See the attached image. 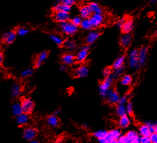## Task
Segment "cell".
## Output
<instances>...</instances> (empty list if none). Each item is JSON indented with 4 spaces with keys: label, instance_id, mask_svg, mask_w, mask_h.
Segmentation results:
<instances>
[{
    "label": "cell",
    "instance_id": "obj_1",
    "mask_svg": "<svg viewBox=\"0 0 157 143\" xmlns=\"http://www.w3.org/2000/svg\"><path fill=\"white\" fill-rule=\"evenodd\" d=\"M114 80L115 79L111 74L108 77H104L103 80L100 83L98 87V90L99 93L102 98L104 99L105 98L108 92L111 88H112Z\"/></svg>",
    "mask_w": 157,
    "mask_h": 143
},
{
    "label": "cell",
    "instance_id": "obj_2",
    "mask_svg": "<svg viewBox=\"0 0 157 143\" xmlns=\"http://www.w3.org/2000/svg\"><path fill=\"white\" fill-rule=\"evenodd\" d=\"M61 32L68 36H73L78 32V27L75 26L70 21L59 24Z\"/></svg>",
    "mask_w": 157,
    "mask_h": 143
},
{
    "label": "cell",
    "instance_id": "obj_3",
    "mask_svg": "<svg viewBox=\"0 0 157 143\" xmlns=\"http://www.w3.org/2000/svg\"><path fill=\"white\" fill-rule=\"evenodd\" d=\"M128 64L133 71H138L141 68L139 62L137 49H133L130 51L128 56Z\"/></svg>",
    "mask_w": 157,
    "mask_h": 143
},
{
    "label": "cell",
    "instance_id": "obj_4",
    "mask_svg": "<svg viewBox=\"0 0 157 143\" xmlns=\"http://www.w3.org/2000/svg\"><path fill=\"white\" fill-rule=\"evenodd\" d=\"M120 97V92L116 88H111L105 98V101L109 105L115 106L119 103V99Z\"/></svg>",
    "mask_w": 157,
    "mask_h": 143
},
{
    "label": "cell",
    "instance_id": "obj_5",
    "mask_svg": "<svg viewBox=\"0 0 157 143\" xmlns=\"http://www.w3.org/2000/svg\"><path fill=\"white\" fill-rule=\"evenodd\" d=\"M38 134V131L37 129L33 126H26L22 131V137L28 141L36 139Z\"/></svg>",
    "mask_w": 157,
    "mask_h": 143
},
{
    "label": "cell",
    "instance_id": "obj_6",
    "mask_svg": "<svg viewBox=\"0 0 157 143\" xmlns=\"http://www.w3.org/2000/svg\"><path fill=\"white\" fill-rule=\"evenodd\" d=\"M20 103L24 113L30 114L33 111L35 108V103L31 98H24L21 100Z\"/></svg>",
    "mask_w": 157,
    "mask_h": 143
},
{
    "label": "cell",
    "instance_id": "obj_7",
    "mask_svg": "<svg viewBox=\"0 0 157 143\" xmlns=\"http://www.w3.org/2000/svg\"><path fill=\"white\" fill-rule=\"evenodd\" d=\"M132 121V118H131V115H126L119 117L117 121V128L121 129H126L131 126Z\"/></svg>",
    "mask_w": 157,
    "mask_h": 143
},
{
    "label": "cell",
    "instance_id": "obj_8",
    "mask_svg": "<svg viewBox=\"0 0 157 143\" xmlns=\"http://www.w3.org/2000/svg\"><path fill=\"white\" fill-rule=\"evenodd\" d=\"M89 19L93 28H97L100 27L105 22V16L103 14H92Z\"/></svg>",
    "mask_w": 157,
    "mask_h": 143
},
{
    "label": "cell",
    "instance_id": "obj_9",
    "mask_svg": "<svg viewBox=\"0 0 157 143\" xmlns=\"http://www.w3.org/2000/svg\"><path fill=\"white\" fill-rule=\"evenodd\" d=\"M89 68L85 65H81L77 67L73 72V77L78 78H83L87 77L89 74Z\"/></svg>",
    "mask_w": 157,
    "mask_h": 143
},
{
    "label": "cell",
    "instance_id": "obj_10",
    "mask_svg": "<svg viewBox=\"0 0 157 143\" xmlns=\"http://www.w3.org/2000/svg\"><path fill=\"white\" fill-rule=\"evenodd\" d=\"M122 135H123V132L121 129L119 128H114L110 129L108 131L106 139L109 143L112 141L118 140Z\"/></svg>",
    "mask_w": 157,
    "mask_h": 143
},
{
    "label": "cell",
    "instance_id": "obj_11",
    "mask_svg": "<svg viewBox=\"0 0 157 143\" xmlns=\"http://www.w3.org/2000/svg\"><path fill=\"white\" fill-rule=\"evenodd\" d=\"M101 35V32L97 29H92L90 30L85 38L86 44L88 45L94 44L99 39Z\"/></svg>",
    "mask_w": 157,
    "mask_h": 143
},
{
    "label": "cell",
    "instance_id": "obj_12",
    "mask_svg": "<svg viewBox=\"0 0 157 143\" xmlns=\"http://www.w3.org/2000/svg\"><path fill=\"white\" fill-rule=\"evenodd\" d=\"M148 48L146 46L142 47L139 50H138V58L140 67L145 65L148 59Z\"/></svg>",
    "mask_w": 157,
    "mask_h": 143
},
{
    "label": "cell",
    "instance_id": "obj_13",
    "mask_svg": "<svg viewBox=\"0 0 157 143\" xmlns=\"http://www.w3.org/2000/svg\"><path fill=\"white\" fill-rule=\"evenodd\" d=\"M71 18L70 14L63 12H55L53 15V20L58 23H62L70 21Z\"/></svg>",
    "mask_w": 157,
    "mask_h": 143
},
{
    "label": "cell",
    "instance_id": "obj_14",
    "mask_svg": "<svg viewBox=\"0 0 157 143\" xmlns=\"http://www.w3.org/2000/svg\"><path fill=\"white\" fill-rule=\"evenodd\" d=\"M17 36L15 30H10L4 33L2 36V42L7 45L12 44L16 39Z\"/></svg>",
    "mask_w": 157,
    "mask_h": 143
},
{
    "label": "cell",
    "instance_id": "obj_15",
    "mask_svg": "<svg viewBox=\"0 0 157 143\" xmlns=\"http://www.w3.org/2000/svg\"><path fill=\"white\" fill-rule=\"evenodd\" d=\"M62 62L66 66H72L76 62L75 55L72 53H67L64 54L61 58Z\"/></svg>",
    "mask_w": 157,
    "mask_h": 143
},
{
    "label": "cell",
    "instance_id": "obj_16",
    "mask_svg": "<svg viewBox=\"0 0 157 143\" xmlns=\"http://www.w3.org/2000/svg\"><path fill=\"white\" fill-rule=\"evenodd\" d=\"M132 36L131 33H123L120 38V45L123 48H128L131 44Z\"/></svg>",
    "mask_w": 157,
    "mask_h": 143
},
{
    "label": "cell",
    "instance_id": "obj_17",
    "mask_svg": "<svg viewBox=\"0 0 157 143\" xmlns=\"http://www.w3.org/2000/svg\"><path fill=\"white\" fill-rule=\"evenodd\" d=\"M119 78V85L123 88H128L133 83V77L129 74H123Z\"/></svg>",
    "mask_w": 157,
    "mask_h": 143
},
{
    "label": "cell",
    "instance_id": "obj_18",
    "mask_svg": "<svg viewBox=\"0 0 157 143\" xmlns=\"http://www.w3.org/2000/svg\"><path fill=\"white\" fill-rule=\"evenodd\" d=\"M47 125L52 128H57L60 125V120L58 117L55 114L48 115L46 118Z\"/></svg>",
    "mask_w": 157,
    "mask_h": 143
},
{
    "label": "cell",
    "instance_id": "obj_19",
    "mask_svg": "<svg viewBox=\"0 0 157 143\" xmlns=\"http://www.w3.org/2000/svg\"><path fill=\"white\" fill-rule=\"evenodd\" d=\"M30 121V118L29 114L24 112L16 117V123L20 126H26L28 125Z\"/></svg>",
    "mask_w": 157,
    "mask_h": 143
},
{
    "label": "cell",
    "instance_id": "obj_20",
    "mask_svg": "<svg viewBox=\"0 0 157 143\" xmlns=\"http://www.w3.org/2000/svg\"><path fill=\"white\" fill-rule=\"evenodd\" d=\"M48 56V53L47 51H42L41 52H40L38 54L36 58V59L35 62V64H34L35 68H38L41 67L42 64L44 63V62H45L47 60Z\"/></svg>",
    "mask_w": 157,
    "mask_h": 143
},
{
    "label": "cell",
    "instance_id": "obj_21",
    "mask_svg": "<svg viewBox=\"0 0 157 143\" xmlns=\"http://www.w3.org/2000/svg\"><path fill=\"white\" fill-rule=\"evenodd\" d=\"M134 27V21L132 18H128L126 19L124 24L121 28L123 33H131Z\"/></svg>",
    "mask_w": 157,
    "mask_h": 143
},
{
    "label": "cell",
    "instance_id": "obj_22",
    "mask_svg": "<svg viewBox=\"0 0 157 143\" xmlns=\"http://www.w3.org/2000/svg\"><path fill=\"white\" fill-rule=\"evenodd\" d=\"M72 7L57 2L53 7V11L54 13L58 12H63L70 13V12L72 11Z\"/></svg>",
    "mask_w": 157,
    "mask_h": 143
},
{
    "label": "cell",
    "instance_id": "obj_23",
    "mask_svg": "<svg viewBox=\"0 0 157 143\" xmlns=\"http://www.w3.org/2000/svg\"><path fill=\"white\" fill-rule=\"evenodd\" d=\"M88 55H89L88 51H86L80 48V50L78 51L76 54L75 55L76 62H78V63L84 62L86 60L88 56Z\"/></svg>",
    "mask_w": 157,
    "mask_h": 143
},
{
    "label": "cell",
    "instance_id": "obj_24",
    "mask_svg": "<svg viewBox=\"0 0 157 143\" xmlns=\"http://www.w3.org/2000/svg\"><path fill=\"white\" fill-rule=\"evenodd\" d=\"M79 14L82 19H88L92 13L88 5H83L79 8Z\"/></svg>",
    "mask_w": 157,
    "mask_h": 143
},
{
    "label": "cell",
    "instance_id": "obj_25",
    "mask_svg": "<svg viewBox=\"0 0 157 143\" xmlns=\"http://www.w3.org/2000/svg\"><path fill=\"white\" fill-rule=\"evenodd\" d=\"M126 60V56L124 55L119 56L113 62L112 65V69H117L125 66V64Z\"/></svg>",
    "mask_w": 157,
    "mask_h": 143
},
{
    "label": "cell",
    "instance_id": "obj_26",
    "mask_svg": "<svg viewBox=\"0 0 157 143\" xmlns=\"http://www.w3.org/2000/svg\"><path fill=\"white\" fill-rule=\"evenodd\" d=\"M88 7H89L92 14H103V9L99 5V4L96 1H91L88 3Z\"/></svg>",
    "mask_w": 157,
    "mask_h": 143
},
{
    "label": "cell",
    "instance_id": "obj_27",
    "mask_svg": "<svg viewBox=\"0 0 157 143\" xmlns=\"http://www.w3.org/2000/svg\"><path fill=\"white\" fill-rule=\"evenodd\" d=\"M114 111H115V114L116 116L119 118L123 117L124 115H128L125 105L118 103L117 105H115Z\"/></svg>",
    "mask_w": 157,
    "mask_h": 143
},
{
    "label": "cell",
    "instance_id": "obj_28",
    "mask_svg": "<svg viewBox=\"0 0 157 143\" xmlns=\"http://www.w3.org/2000/svg\"><path fill=\"white\" fill-rule=\"evenodd\" d=\"M137 132L140 137H149L151 134L149 127L145 123L139 125Z\"/></svg>",
    "mask_w": 157,
    "mask_h": 143
},
{
    "label": "cell",
    "instance_id": "obj_29",
    "mask_svg": "<svg viewBox=\"0 0 157 143\" xmlns=\"http://www.w3.org/2000/svg\"><path fill=\"white\" fill-rule=\"evenodd\" d=\"M22 93V87L18 83H15L13 85L11 89V96L14 98L19 97Z\"/></svg>",
    "mask_w": 157,
    "mask_h": 143
},
{
    "label": "cell",
    "instance_id": "obj_30",
    "mask_svg": "<svg viewBox=\"0 0 157 143\" xmlns=\"http://www.w3.org/2000/svg\"><path fill=\"white\" fill-rule=\"evenodd\" d=\"M63 46L69 51H74L77 48V43L72 39H67L64 40Z\"/></svg>",
    "mask_w": 157,
    "mask_h": 143
},
{
    "label": "cell",
    "instance_id": "obj_31",
    "mask_svg": "<svg viewBox=\"0 0 157 143\" xmlns=\"http://www.w3.org/2000/svg\"><path fill=\"white\" fill-rule=\"evenodd\" d=\"M108 131L105 130V129L97 130V131H94L92 133V136L97 140L105 138L106 137V136L108 135Z\"/></svg>",
    "mask_w": 157,
    "mask_h": 143
},
{
    "label": "cell",
    "instance_id": "obj_32",
    "mask_svg": "<svg viewBox=\"0 0 157 143\" xmlns=\"http://www.w3.org/2000/svg\"><path fill=\"white\" fill-rule=\"evenodd\" d=\"M50 39L58 46H63L64 39L59 35L56 34H52L49 36Z\"/></svg>",
    "mask_w": 157,
    "mask_h": 143
},
{
    "label": "cell",
    "instance_id": "obj_33",
    "mask_svg": "<svg viewBox=\"0 0 157 143\" xmlns=\"http://www.w3.org/2000/svg\"><path fill=\"white\" fill-rule=\"evenodd\" d=\"M12 112L15 116H18L23 113L22 109L20 103H15L12 106Z\"/></svg>",
    "mask_w": 157,
    "mask_h": 143
},
{
    "label": "cell",
    "instance_id": "obj_34",
    "mask_svg": "<svg viewBox=\"0 0 157 143\" xmlns=\"http://www.w3.org/2000/svg\"><path fill=\"white\" fill-rule=\"evenodd\" d=\"M80 27L84 30L90 31L93 29L92 24L90 22L89 19H82Z\"/></svg>",
    "mask_w": 157,
    "mask_h": 143
},
{
    "label": "cell",
    "instance_id": "obj_35",
    "mask_svg": "<svg viewBox=\"0 0 157 143\" xmlns=\"http://www.w3.org/2000/svg\"><path fill=\"white\" fill-rule=\"evenodd\" d=\"M125 70V66L117 68V69H114L112 70V75L113 76V77L114 78V79H119L124 73Z\"/></svg>",
    "mask_w": 157,
    "mask_h": 143
},
{
    "label": "cell",
    "instance_id": "obj_36",
    "mask_svg": "<svg viewBox=\"0 0 157 143\" xmlns=\"http://www.w3.org/2000/svg\"><path fill=\"white\" fill-rule=\"evenodd\" d=\"M144 123L146 124L149 127L151 134L157 133V122H154V121H152L148 120V121H146Z\"/></svg>",
    "mask_w": 157,
    "mask_h": 143
},
{
    "label": "cell",
    "instance_id": "obj_37",
    "mask_svg": "<svg viewBox=\"0 0 157 143\" xmlns=\"http://www.w3.org/2000/svg\"><path fill=\"white\" fill-rule=\"evenodd\" d=\"M34 73V70L32 68H27L22 70L20 73V77L22 78H27L31 77Z\"/></svg>",
    "mask_w": 157,
    "mask_h": 143
},
{
    "label": "cell",
    "instance_id": "obj_38",
    "mask_svg": "<svg viewBox=\"0 0 157 143\" xmlns=\"http://www.w3.org/2000/svg\"><path fill=\"white\" fill-rule=\"evenodd\" d=\"M15 32L17 35L19 36H24L28 33L29 30L25 27H19L17 28Z\"/></svg>",
    "mask_w": 157,
    "mask_h": 143
},
{
    "label": "cell",
    "instance_id": "obj_39",
    "mask_svg": "<svg viewBox=\"0 0 157 143\" xmlns=\"http://www.w3.org/2000/svg\"><path fill=\"white\" fill-rule=\"evenodd\" d=\"M82 21V19L81 18V17H80V16H78V15L72 17V18H70V21L73 24H74L75 26H76V27L80 26Z\"/></svg>",
    "mask_w": 157,
    "mask_h": 143
},
{
    "label": "cell",
    "instance_id": "obj_40",
    "mask_svg": "<svg viewBox=\"0 0 157 143\" xmlns=\"http://www.w3.org/2000/svg\"><path fill=\"white\" fill-rule=\"evenodd\" d=\"M126 109L127 112V114L129 115H131L134 113V105L132 101H129L126 105Z\"/></svg>",
    "mask_w": 157,
    "mask_h": 143
},
{
    "label": "cell",
    "instance_id": "obj_41",
    "mask_svg": "<svg viewBox=\"0 0 157 143\" xmlns=\"http://www.w3.org/2000/svg\"><path fill=\"white\" fill-rule=\"evenodd\" d=\"M129 101V97L128 94H124L123 95H120V99H119V103L122 105H126L128 101Z\"/></svg>",
    "mask_w": 157,
    "mask_h": 143
},
{
    "label": "cell",
    "instance_id": "obj_42",
    "mask_svg": "<svg viewBox=\"0 0 157 143\" xmlns=\"http://www.w3.org/2000/svg\"><path fill=\"white\" fill-rule=\"evenodd\" d=\"M57 1H58L57 2L61 3V4L72 7L76 3L78 0H57Z\"/></svg>",
    "mask_w": 157,
    "mask_h": 143
},
{
    "label": "cell",
    "instance_id": "obj_43",
    "mask_svg": "<svg viewBox=\"0 0 157 143\" xmlns=\"http://www.w3.org/2000/svg\"><path fill=\"white\" fill-rule=\"evenodd\" d=\"M112 69L109 67H105L103 70H102V75L104 77H108L110 75L112 74Z\"/></svg>",
    "mask_w": 157,
    "mask_h": 143
},
{
    "label": "cell",
    "instance_id": "obj_44",
    "mask_svg": "<svg viewBox=\"0 0 157 143\" xmlns=\"http://www.w3.org/2000/svg\"><path fill=\"white\" fill-rule=\"evenodd\" d=\"M126 19V18H121L119 19L116 21V22H115V26H116L117 28L121 29V28L122 27L123 25L124 24V23H125Z\"/></svg>",
    "mask_w": 157,
    "mask_h": 143
},
{
    "label": "cell",
    "instance_id": "obj_45",
    "mask_svg": "<svg viewBox=\"0 0 157 143\" xmlns=\"http://www.w3.org/2000/svg\"><path fill=\"white\" fill-rule=\"evenodd\" d=\"M140 143H151L149 137H140Z\"/></svg>",
    "mask_w": 157,
    "mask_h": 143
},
{
    "label": "cell",
    "instance_id": "obj_46",
    "mask_svg": "<svg viewBox=\"0 0 157 143\" xmlns=\"http://www.w3.org/2000/svg\"><path fill=\"white\" fill-rule=\"evenodd\" d=\"M151 143H157V133H153L149 135Z\"/></svg>",
    "mask_w": 157,
    "mask_h": 143
},
{
    "label": "cell",
    "instance_id": "obj_47",
    "mask_svg": "<svg viewBox=\"0 0 157 143\" xmlns=\"http://www.w3.org/2000/svg\"><path fill=\"white\" fill-rule=\"evenodd\" d=\"M80 48L82 49V50H84L89 52V50H90V45H88V44H86L82 45V46L80 47Z\"/></svg>",
    "mask_w": 157,
    "mask_h": 143
},
{
    "label": "cell",
    "instance_id": "obj_48",
    "mask_svg": "<svg viewBox=\"0 0 157 143\" xmlns=\"http://www.w3.org/2000/svg\"><path fill=\"white\" fill-rule=\"evenodd\" d=\"M67 66L65 65H62L60 66L59 67V71L61 72H66L67 70Z\"/></svg>",
    "mask_w": 157,
    "mask_h": 143
},
{
    "label": "cell",
    "instance_id": "obj_49",
    "mask_svg": "<svg viewBox=\"0 0 157 143\" xmlns=\"http://www.w3.org/2000/svg\"><path fill=\"white\" fill-rule=\"evenodd\" d=\"M82 127H83V128H84L85 129H88L89 128V126L88 124L86 123H83V124H82Z\"/></svg>",
    "mask_w": 157,
    "mask_h": 143
},
{
    "label": "cell",
    "instance_id": "obj_50",
    "mask_svg": "<svg viewBox=\"0 0 157 143\" xmlns=\"http://www.w3.org/2000/svg\"><path fill=\"white\" fill-rule=\"evenodd\" d=\"M3 58H4L3 54H2V53L0 51V65L2 64V61H3Z\"/></svg>",
    "mask_w": 157,
    "mask_h": 143
},
{
    "label": "cell",
    "instance_id": "obj_51",
    "mask_svg": "<svg viewBox=\"0 0 157 143\" xmlns=\"http://www.w3.org/2000/svg\"><path fill=\"white\" fill-rule=\"evenodd\" d=\"M61 113V111L60 109H58V110H56V111L55 112L54 114L56 115H59Z\"/></svg>",
    "mask_w": 157,
    "mask_h": 143
},
{
    "label": "cell",
    "instance_id": "obj_52",
    "mask_svg": "<svg viewBox=\"0 0 157 143\" xmlns=\"http://www.w3.org/2000/svg\"><path fill=\"white\" fill-rule=\"evenodd\" d=\"M28 143H40V142L38 140L35 139V140H31V141H28Z\"/></svg>",
    "mask_w": 157,
    "mask_h": 143
},
{
    "label": "cell",
    "instance_id": "obj_53",
    "mask_svg": "<svg viewBox=\"0 0 157 143\" xmlns=\"http://www.w3.org/2000/svg\"><path fill=\"white\" fill-rule=\"evenodd\" d=\"M157 0H149V2L150 4H155L157 2Z\"/></svg>",
    "mask_w": 157,
    "mask_h": 143
},
{
    "label": "cell",
    "instance_id": "obj_54",
    "mask_svg": "<svg viewBox=\"0 0 157 143\" xmlns=\"http://www.w3.org/2000/svg\"><path fill=\"white\" fill-rule=\"evenodd\" d=\"M80 143V142H78V143Z\"/></svg>",
    "mask_w": 157,
    "mask_h": 143
}]
</instances>
